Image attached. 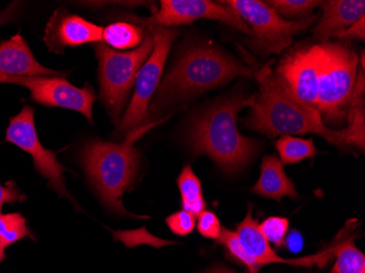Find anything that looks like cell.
I'll return each instance as SVG.
<instances>
[{
	"mask_svg": "<svg viewBox=\"0 0 365 273\" xmlns=\"http://www.w3.org/2000/svg\"><path fill=\"white\" fill-rule=\"evenodd\" d=\"M197 217H198V220H197L198 233L207 239L218 241L221 232H222V227H221L220 220L215 215V213L212 211L205 210Z\"/></svg>",
	"mask_w": 365,
	"mask_h": 273,
	"instance_id": "83f0119b",
	"label": "cell"
},
{
	"mask_svg": "<svg viewBox=\"0 0 365 273\" xmlns=\"http://www.w3.org/2000/svg\"><path fill=\"white\" fill-rule=\"evenodd\" d=\"M0 83L28 88L31 100L47 108H66L81 113L93 124L92 108L96 93L89 83L77 88L63 77H11L0 75Z\"/></svg>",
	"mask_w": 365,
	"mask_h": 273,
	"instance_id": "8fae6325",
	"label": "cell"
},
{
	"mask_svg": "<svg viewBox=\"0 0 365 273\" xmlns=\"http://www.w3.org/2000/svg\"><path fill=\"white\" fill-rule=\"evenodd\" d=\"M259 229L268 243L281 248L289 233V220L282 217H269L260 223Z\"/></svg>",
	"mask_w": 365,
	"mask_h": 273,
	"instance_id": "484cf974",
	"label": "cell"
},
{
	"mask_svg": "<svg viewBox=\"0 0 365 273\" xmlns=\"http://www.w3.org/2000/svg\"><path fill=\"white\" fill-rule=\"evenodd\" d=\"M0 75L11 77H63V73L41 65L20 33L0 42Z\"/></svg>",
	"mask_w": 365,
	"mask_h": 273,
	"instance_id": "9a60e30c",
	"label": "cell"
},
{
	"mask_svg": "<svg viewBox=\"0 0 365 273\" xmlns=\"http://www.w3.org/2000/svg\"><path fill=\"white\" fill-rule=\"evenodd\" d=\"M364 91V71L362 69L360 73H358L356 86L348 104L346 118L349 125L341 129L342 138L346 147L354 145L361 152H364L365 147Z\"/></svg>",
	"mask_w": 365,
	"mask_h": 273,
	"instance_id": "ac0fdd59",
	"label": "cell"
},
{
	"mask_svg": "<svg viewBox=\"0 0 365 273\" xmlns=\"http://www.w3.org/2000/svg\"><path fill=\"white\" fill-rule=\"evenodd\" d=\"M317 51L319 80L315 108L326 122L340 124L346 117L356 86L359 56L351 47L339 43H322L317 45Z\"/></svg>",
	"mask_w": 365,
	"mask_h": 273,
	"instance_id": "5b68a950",
	"label": "cell"
},
{
	"mask_svg": "<svg viewBox=\"0 0 365 273\" xmlns=\"http://www.w3.org/2000/svg\"><path fill=\"white\" fill-rule=\"evenodd\" d=\"M365 16L361 18L356 24L346 28V30L340 31L336 34L335 38H344V40H350V38H356V40H364L365 38Z\"/></svg>",
	"mask_w": 365,
	"mask_h": 273,
	"instance_id": "f546056e",
	"label": "cell"
},
{
	"mask_svg": "<svg viewBox=\"0 0 365 273\" xmlns=\"http://www.w3.org/2000/svg\"><path fill=\"white\" fill-rule=\"evenodd\" d=\"M270 8L274 10L281 18H300L304 19L309 16L322 1L315 0H272L264 1Z\"/></svg>",
	"mask_w": 365,
	"mask_h": 273,
	"instance_id": "d4e9b609",
	"label": "cell"
},
{
	"mask_svg": "<svg viewBox=\"0 0 365 273\" xmlns=\"http://www.w3.org/2000/svg\"><path fill=\"white\" fill-rule=\"evenodd\" d=\"M240 244L247 252L259 268L269 264H286L289 266L297 267H324L333 258V247L326 248L319 254L309 256V257L299 258V259H284L270 247L267 239L262 235L259 229V223L253 217V207L248 206L247 215L245 219L240 223L235 231Z\"/></svg>",
	"mask_w": 365,
	"mask_h": 273,
	"instance_id": "4fadbf2b",
	"label": "cell"
},
{
	"mask_svg": "<svg viewBox=\"0 0 365 273\" xmlns=\"http://www.w3.org/2000/svg\"><path fill=\"white\" fill-rule=\"evenodd\" d=\"M255 96H231L211 104L192 117L187 145L194 155H208L225 174H237L257 155L259 143L246 138L237 129V115L252 108Z\"/></svg>",
	"mask_w": 365,
	"mask_h": 273,
	"instance_id": "6da1fadb",
	"label": "cell"
},
{
	"mask_svg": "<svg viewBox=\"0 0 365 273\" xmlns=\"http://www.w3.org/2000/svg\"><path fill=\"white\" fill-rule=\"evenodd\" d=\"M253 69L211 46H192L182 53L160 82L145 124L192 96L222 86L237 77H251Z\"/></svg>",
	"mask_w": 365,
	"mask_h": 273,
	"instance_id": "7a4b0ae2",
	"label": "cell"
},
{
	"mask_svg": "<svg viewBox=\"0 0 365 273\" xmlns=\"http://www.w3.org/2000/svg\"><path fill=\"white\" fill-rule=\"evenodd\" d=\"M280 161L284 164L300 163L317 155V149L312 139H301L293 135H281L276 143Z\"/></svg>",
	"mask_w": 365,
	"mask_h": 273,
	"instance_id": "7402d4cb",
	"label": "cell"
},
{
	"mask_svg": "<svg viewBox=\"0 0 365 273\" xmlns=\"http://www.w3.org/2000/svg\"><path fill=\"white\" fill-rule=\"evenodd\" d=\"M274 76L301 103L315 108L319 80L317 45L292 51L280 61Z\"/></svg>",
	"mask_w": 365,
	"mask_h": 273,
	"instance_id": "7c38bea8",
	"label": "cell"
},
{
	"mask_svg": "<svg viewBox=\"0 0 365 273\" xmlns=\"http://www.w3.org/2000/svg\"><path fill=\"white\" fill-rule=\"evenodd\" d=\"M235 10L251 31L252 46L262 55L280 54L290 46L297 33L319 19L317 14L297 21H287L264 1L227 0L220 1Z\"/></svg>",
	"mask_w": 365,
	"mask_h": 273,
	"instance_id": "52a82bcc",
	"label": "cell"
},
{
	"mask_svg": "<svg viewBox=\"0 0 365 273\" xmlns=\"http://www.w3.org/2000/svg\"><path fill=\"white\" fill-rule=\"evenodd\" d=\"M26 196L19 190L16 182L9 180L5 185L0 184V215L6 203H21Z\"/></svg>",
	"mask_w": 365,
	"mask_h": 273,
	"instance_id": "f1b7e54d",
	"label": "cell"
},
{
	"mask_svg": "<svg viewBox=\"0 0 365 273\" xmlns=\"http://www.w3.org/2000/svg\"><path fill=\"white\" fill-rule=\"evenodd\" d=\"M284 244H286L288 249L290 250L293 254H297L303 249V245H304V241H303V236L300 232L297 230H293L290 233L287 235L286 239H284Z\"/></svg>",
	"mask_w": 365,
	"mask_h": 273,
	"instance_id": "1f68e13d",
	"label": "cell"
},
{
	"mask_svg": "<svg viewBox=\"0 0 365 273\" xmlns=\"http://www.w3.org/2000/svg\"><path fill=\"white\" fill-rule=\"evenodd\" d=\"M6 247L3 245V243L0 242V264L3 262V260L6 258V252H5Z\"/></svg>",
	"mask_w": 365,
	"mask_h": 273,
	"instance_id": "836d02e7",
	"label": "cell"
},
{
	"mask_svg": "<svg viewBox=\"0 0 365 273\" xmlns=\"http://www.w3.org/2000/svg\"><path fill=\"white\" fill-rule=\"evenodd\" d=\"M218 242L225 247L227 256L231 259L235 260L241 266L246 267L250 272L256 273L259 270L260 268L256 264L255 260L242 247L235 232H232L231 230L222 229Z\"/></svg>",
	"mask_w": 365,
	"mask_h": 273,
	"instance_id": "cb8c5ba5",
	"label": "cell"
},
{
	"mask_svg": "<svg viewBox=\"0 0 365 273\" xmlns=\"http://www.w3.org/2000/svg\"><path fill=\"white\" fill-rule=\"evenodd\" d=\"M335 264L330 273H365V256L354 245V237L344 238V232L333 243Z\"/></svg>",
	"mask_w": 365,
	"mask_h": 273,
	"instance_id": "d6986e66",
	"label": "cell"
},
{
	"mask_svg": "<svg viewBox=\"0 0 365 273\" xmlns=\"http://www.w3.org/2000/svg\"><path fill=\"white\" fill-rule=\"evenodd\" d=\"M210 19L227 24L233 30L245 33L251 31L241 16L222 3H212L208 0H162L160 9L149 18H136L138 24L147 29L171 28V26L192 24L196 20Z\"/></svg>",
	"mask_w": 365,
	"mask_h": 273,
	"instance_id": "30bf717a",
	"label": "cell"
},
{
	"mask_svg": "<svg viewBox=\"0 0 365 273\" xmlns=\"http://www.w3.org/2000/svg\"><path fill=\"white\" fill-rule=\"evenodd\" d=\"M145 40V32L140 26L128 22H114L103 29V41L115 49L137 48Z\"/></svg>",
	"mask_w": 365,
	"mask_h": 273,
	"instance_id": "44dd1931",
	"label": "cell"
},
{
	"mask_svg": "<svg viewBox=\"0 0 365 273\" xmlns=\"http://www.w3.org/2000/svg\"><path fill=\"white\" fill-rule=\"evenodd\" d=\"M26 237H31L33 241H36L26 225V217L21 213L0 215V242L6 248Z\"/></svg>",
	"mask_w": 365,
	"mask_h": 273,
	"instance_id": "603a6c76",
	"label": "cell"
},
{
	"mask_svg": "<svg viewBox=\"0 0 365 273\" xmlns=\"http://www.w3.org/2000/svg\"><path fill=\"white\" fill-rule=\"evenodd\" d=\"M43 40L49 52L61 54L66 47L101 43L103 28L59 8L49 18Z\"/></svg>",
	"mask_w": 365,
	"mask_h": 273,
	"instance_id": "5bb4252c",
	"label": "cell"
},
{
	"mask_svg": "<svg viewBox=\"0 0 365 273\" xmlns=\"http://www.w3.org/2000/svg\"><path fill=\"white\" fill-rule=\"evenodd\" d=\"M20 9H21V3L20 1H14L10 4L7 8L0 11V28L5 24H10L16 19L19 16Z\"/></svg>",
	"mask_w": 365,
	"mask_h": 273,
	"instance_id": "4dcf8cb0",
	"label": "cell"
},
{
	"mask_svg": "<svg viewBox=\"0 0 365 273\" xmlns=\"http://www.w3.org/2000/svg\"><path fill=\"white\" fill-rule=\"evenodd\" d=\"M252 192L267 199H274L280 202L284 197L297 199V194L292 180L284 173V166L276 155H266L260 165V176Z\"/></svg>",
	"mask_w": 365,
	"mask_h": 273,
	"instance_id": "e0dca14e",
	"label": "cell"
},
{
	"mask_svg": "<svg viewBox=\"0 0 365 273\" xmlns=\"http://www.w3.org/2000/svg\"><path fill=\"white\" fill-rule=\"evenodd\" d=\"M155 46L135 81L134 96L116 129V135H128L130 131L143 126L147 120L149 103L159 88L164 65L171 51L172 43L178 38V31L167 28H150Z\"/></svg>",
	"mask_w": 365,
	"mask_h": 273,
	"instance_id": "ba28073f",
	"label": "cell"
},
{
	"mask_svg": "<svg viewBox=\"0 0 365 273\" xmlns=\"http://www.w3.org/2000/svg\"><path fill=\"white\" fill-rule=\"evenodd\" d=\"M259 94L255 96L251 113L244 120L246 128L274 138L277 135L315 133L328 143L346 150L341 130L328 128L315 108L297 101L269 67L255 73Z\"/></svg>",
	"mask_w": 365,
	"mask_h": 273,
	"instance_id": "3957f363",
	"label": "cell"
},
{
	"mask_svg": "<svg viewBox=\"0 0 365 273\" xmlns=\"http://www.w3.org/2000/svg\"><path fill=\"white\" fill-rule=\"evenodd\" d=\"M162 120L145 124L127 135L122 143L89 141L82 148L80 163L93 190L106 208L125 217L131 215L123 205V195L134 184L139 172V153L134 143Z\"/></svg>",
	"mask_w": 365,
	"mask_h": 273,
	"instance_id": "277c9868",
	"label": "cell"
},
{
	"mask_svg": "<svg viewBox=\"0 0 365 273\" xmlns=\"http://www.w3.org/2000/svg\"><path fill=\"white\" fill-rule=\"evenodd\" d=\"M178 190L180 192V202L182 210L197 217L206 209V201L202 194V182L194 173L192 166L182 168L178 178Z\"/></svg>",
	"mask_w": 365,
	"mask_h": 273,
	"instance_id": "ffe728a7",
	"label": "cell"
},
{
	"mask_svg": "<svg viewBox=\"0 0 365 273\" xmlns=\"http://www.w3.org/2000/svg\"><path fill=\"white\" fill-rule=\"evenodd\" d=\"M170 231L178 236H187L192 233L196 227V217L185 210L172 213L165 219Z\"/></svg>",
	"mask_w": 365,
	"mask_h": 273,
	"instance_id": "4316f807",
	"label": "cell"
},
{
	"mask_svg": "<svg viewBox=\"0 0 365 273\" xmlns=\"http://www.w3.org/2000/svg\"><path fill=\"white\" fill-rule=\"evenodd\" d=\"M36 110L32 106L24 104L21 112L9 119L6 130V141L16 145L32 157L36 172L46 178L48 186L63 198H71L66 188L63 178L67 168L57 160L56 153L45 149L38 139L34 124Z\"/></svg>",
	"mask_w": 365,
	"mask_h": 273,
	"instance_id": "9c48e42d",
	"label": "cell"
},
{
	"mask_svg": "<svg viewBox=\"0 0 365 273\" xmlns=\"http://www.w3.org/2000/svg\"><path fill=\"white\" fill-rule=\"evenodd\" d=\"M321 6L323 11L313 29V34L323 43L365 16V1L363 0H330L322 1Z\"/></svg>",
	"mask_w": 365,
	"mask_h": 273,
	"instance_id": "2e32d148",
	"label": "cell"
},
{
	"mask_svg": "<svg viewBox=\"0 0 365 273\" xmlns=\"http://www.w3.org/2000/svg\"><path fill=\"white\" fill-rule=\"evenodd\" d=\"M155 40L150 31L145 33L140 46L130 52H118L103 43L93 45L98 61L100 98L113 123H118L137 75L150 56Z\"/></svg>",
	"mask_w": 365,
	"mask_h": 273,
	"instance_id": "8992f818",
	"label": "cell"
},
{
	"mask_svg": "<svg viewBox=\"0 0 365 273\" xmlns=\"http://www.w3.org/2000/svg\"><path fill=\"white\" fill-rule=\"evenodd\" d=\"M206 273H235V271L231 270V269L227 268V267L222 266H215L213 268H211L210 270L207 271Z\"/></svg>",
	"mask_w": 365,
	"mask_h": 273,
	"instance_id": "d6a6232c",
	"label": "cell"
}]
</instances>
